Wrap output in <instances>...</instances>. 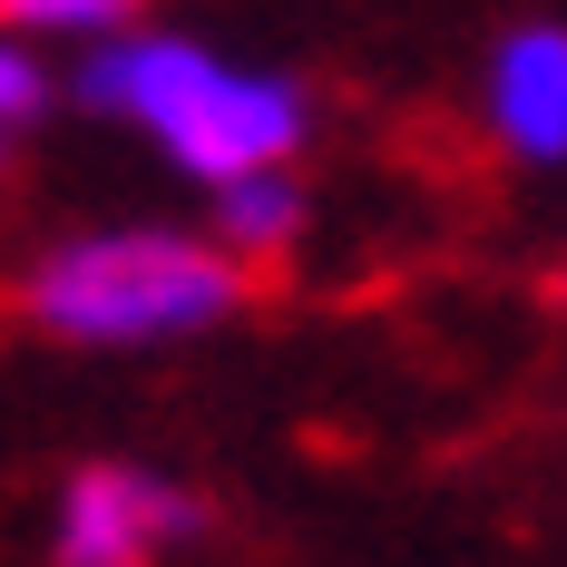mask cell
Segmentation results:
<instances>
[{
    "label": "cell",
    "mask_w": 567,
    "mask_h": 567,
    "mask_svg": "<svg viewBox=\"0 0 567 567\" xmlns=\"http://www.w3.org/2000/svg\"><path fill=\"white\" fill-rule=\"evenodd\" d=\"M79 89H89V109L137 117L176 167L206 176L216 196L245 186V176H275V157L303 147V89L226 69L216 50L167 40V30H117L109 50L79 69Z\"/></svg>",
    "instance_id": "1"
},
{
    "label": "cell",
    "mask_w": 567,
    "mask_h": 567,
    "mask_svg": "<svg viewBox=\"0 0 567 567\" xmlns=\"http://www.w3.org/2000/svg\"><path fill=\"white\" fill-rule=\"evenodd\" d=\"M235 265L186 235H89L30 275V313L69 342H167L235 313Z\"/></svg>",
    "instance_id": "2"
},
{
    "label": "cell",
    "mask_w": 567,
    "mask_h": 567,
    "mask_svg": "<svg viewBox=\"0 0 567 567\" xmlns=\"http://www.w3.org/2000/svg\"><path fill=\"white\" fill-rule=\"evenodd\" d=\"M196 528V499L147 480V470H79L59 499V567H147V548H167Z\"/></svg>",
    "instance_id": "3"
},
{
    "label": "cell",
    "mask_w": 567,
    "mask_h": 567,
    "mask_svg": "<svg viewBox=\"0 0 567 567\" xmlns=\"http://www.w3.org/2000/svg\"><path fill=\"white\" fill-rule=\"evenodd\" d=\"M489 109H499V137L518 157H567V30L538 20V30H509L499 59H489Z\"/></svg>",
    "instance_id": "4"
},
{
    "label": "cell",
    "mask_w": 567,
    "mask_h": 567,
    "mask_svg": "<svg viewBox=\"0 0 567 567\" xmlns=\"http://www.w3.org/2000/svg\"><path fill=\"white\" fill-rule=\"evenodd\" d=\"M293 226H303V186H284V176H245V186H226V245L275 255Z\"/></svg>",
    "instance_id": "5"
},
{
    "label": "cell",
    "mask_w": 567,
    "mask_h": 567,
    "mask_svg": "<svg viewBox=\"0 0 567 567\" xmlns=\"http://www.w3.org/2000/svg\"><path fill=\"white\" fill-rule=\"evenodd\" d=\"M10 20H20V30H127L117 0H20Z\"/></svg>",
    "instance_id": "6"
},
{
    "label": "cell",
    "mask_w": 567,
    "mask_h": 567,
    "mask_svg": "<svg viewBox=\"0 0 567 567\" xmlns=\"http://www.w3.org/2000/svg\"><path fill=\"white\" fill-rule=\"evenodd\" d=\"M40 109V59L20 50V40H0V157H10V127Z\"/></svg>",
    "instance_id": "7"
}]
</instances>
